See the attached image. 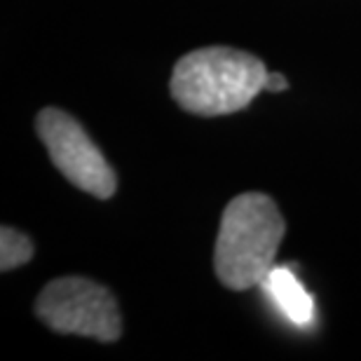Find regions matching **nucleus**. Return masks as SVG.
<instances>
[{"mask_svg": "<svg viewBox=\"0 0 361 361\" xmlns=\"http://www.w3.org/2000/svg\"><path fill=\"white\" fill-rule=\"evenodd\" d=\"M268 68L235 47H202L180 56L171 73V97L185 113L214 118L247 108L265 90Z\"/></svg>", "mask_w": 361, "mask_h": 361, "instance_id": "1", "label": "nucleus"}, {"mask_svg": "<svg viewBox=\"0 0 361 361\" xmlns=\"http://www.w3.org/2000/svg\"><path fill=\"white\" fill-rule=\"evenodd\" d=\"M286 233L284 216L263 192H244L228 202L214 249V270L223 286L247 291L263 284Z\"/></svg>", "mask_w": 361, "mask_h": 361, "instance_id": "2", "label": "nucleus"}, {"mask_svg": "<svg viewBox=\"0 0 361 361\" xmlns=\"http://www.w3.org/2000/svg\"><path fill=\"white\" fill-rule=\"evenodd\" d=\"M35 317L56 334L115 343L122 336V317L115 295L87 277H59L42 288Z\"/></svg>", "mask_w": 361, "mask_h": 361, "instance_id": "3", "label": "nucleus"}, {"mask_svg": "<svg viewBox=\"0 0 361 361\" xmlns=\"http://www.w3.org/2000/svg\"><path fill=\"white\" fill-rule=\"evenodd\" d=\"M35 132L45 143L54 167L75 188L99 200L113 197L118 176L75 118L59 108H42L35 118Z\"/></svg>", "mask_w": 361, "mask_h": 361, "instance_id": "4", "label": "nucleus"}, {"mask_svg": "<svg viewBox=\"0 0 361 361\" xmlns=\"http://www.w3.org/2000/svg\"><path fill=\"white\" fill-rule=\"evenodd\" d=\"M265 291L272 295V300L277 302V307L284 312L288 319L298 326L312 322L314 305L310 293L302 288V284L295 279L293 272H288L286 268H272L270 274L263 281Z\"/></svg>", "mask_w": 361, "mask_h": 361, "instance_id": "5", "label": "nucleus"}, {"mask_svg": "<svg viewBox=\"0 0 361 361\" xmlns=\"http://www.w3.org/2000/svg\"><path fill=\"white\" fill-rule=\"evenodd\" d=\"M31 258H33L31 237L10 226H3V230H0V268H3V272L19 268V265H26Z\"/></svg>", "mask_w": 361, "mask_h": 361, "instance_id": "6", "label": "nucleus"}, {"mask_svg": "<svg viewBox=\"0 0 361 361\" xmlns=\"http://www.w3.org/2000/svg\"><path fill=\"white\" fill-rule=\"evenodd\" d=\"M288 87V80L281 73H270L268 71V78H265V90L268 92H284Z\"/></svg>", "mask_w": 361, "mask_h": 361, "instance_id": "7", "label": "nucleus"}]
</instances>
